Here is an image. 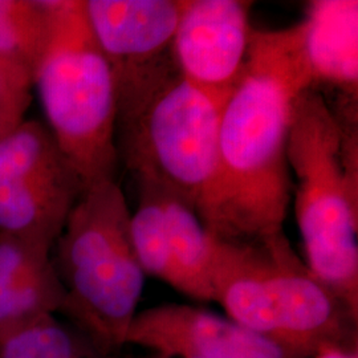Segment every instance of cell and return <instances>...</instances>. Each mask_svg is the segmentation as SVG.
I'll return each mask as SVG.
<instances>
[{
    "label": "cell",
    "mask_w": 358,
    "mask_h": 358,
    "mask_svg": "<svg viewBox=\"0 0 358 358\" xmlns=\"http://www.w3.org/2000/svg\"><path fill=\"white\" fill-rule=\"evenodd\" d=\"M308 88L294 26L254 29L243 75L222 109L217 171L196 208L211 236L251 242L282 232L292 201L288 136Z\"/></svg>",
    "instance_id": "cell-1"
},
{
    "label": "cell",
    "mask_w": 358,
    "mask_h": 358,
    "mask_svg": "<svg viewBox=\"0 0 358 358\" xmlns=\"http://www.w3.org/2000/svg\"><path fill=\"white\" fill-rule=\"evenodd\" d=\"M358 99L308 88L294 105L287 157L306 264L358 319Z\"/></svg>",
    "instance_id": "cell-2"
},
{
    "label": "cell",
    "mask_w": 358,
    "mask_h": 358,
    "mask_svg": "<svg viewBox=\"0 0 358 358\" xmlns=\"http://www.w3.org/2000/svg\"><path fill=\"white\" fill-rule=\"evenodd\" d=\"M130 220L117 179L97 182L80 195L52 250L65 291L60 312L109 356L127 346L145 284Z\"/></svg>",
    "instance_id": "cell-3"
},
{
    "label": "cell",
    "mask_w": 358,
    "mask_h": 358,
    "mask_svg": "<svg viewBox=\"0 0 358 358\" xmlns=\"http://www.w3.org/2000/svg\"><path fill=\"white\" fill-rule=\"evenodd\" d=\"M52 6L53 36L34 85L52 136L85 190L115 179V80L90 31L83 0H52Z\"/></svg>",
    "instance_id": "cell-4"
},
{
    "label": "cell",
    "mask_w": 358,
    "mask_h": 358,
    "mask_svg": "<svg viewBox=\"0 0 358 358\" xmlns=\"http://www.w3.org/2000/svg\"><path fill=\"white\" fill-rule=\"evenodd\" d=\"M223 105L179 75L117 127L118 157L137 183H152L196 211L217 171Z\"/></svg>",
    "instance_id": "cell-5"
},
{
    "label": "cell",
    "mask_w": 358,
    "mask_h": 358,
    "mask_svg": "<svg viewBox=\"0 0 358 358\" xmlns=\"http://www.w3.org/2000/svg\"><path fill=\"white\" fill-rule=\"evenodd\" d=\"M96 43L110 65L117 127L133 120L178 77L173 38L182 0H83Z\"/></svg>",
    "instance_id": "cell-6"
},
{
    "label": "cell",
    "mask_w": 358,
    "mask_h": 358,
    "mask_svg": "<svg viewBox=\"0 0 358 358\" xmlns=\"http://www.w3.org/2000/svg\"><path fill=\"white\" fill-rule=\"evenodd\" d=\"M260 244L279 344L297 358L312 357L321 346L344 345L346 324L355 321L294 252L284 232L260 239Z\"/></svg>",
    "instance_id": "cell-7"
},
{
    "label": "cell",
    "mask_w": 358,
    "mask_h": 358,
    "mask_svg": "<svg viewBox=\"0 0 358 358\" xmlns=\"http://www.w3.org/2000/svg\"><path fill=\"white\" fill-rule=\"evenodd\" d=\"M251 1L182 0L173 38L179 73L226 103L243 75L254 28Z\"/></svg>",
    "instance_id": "cell-8"
},
{
    "label": "cell",
    "mask_w": 358,
    "mask_h": 358,
    "mask_svg": "<svg viewBox=\"0 0 358 358\" xmlns=\"http://www.w3.org/2000/svg\"><path fill=\"white\" fill-rule=\"evenodd\" d=\"M125 345L182 358H297L273 340L201 308L164 304L137 312Z\"/></svg>",
    "instance_id": "cell-9"
},
{
    "label": "cell",
    "mask_w": 358,
    "mask_h": 358,
    "mask_svg": "<svg viewBox=\"0 0 358 358\" xmlns=\"http://www.w3.org/2000/svg\"><path fill=\"white\" fill-rule=\"evenodd\" d=\"M310 88L358 99V1L315 0L294 26Z\"/></svg>",
    "instance_id": "cell-10"
},
{
    "label": "cell",
    "mask_w": 358,
    "mask_h": 358,
    "mask_svg": "<svg viewBox=\"0 0 358 358\" xmlns=\"http://www.w3.org/2000/svg\"><path fill=\"white\" fill-rule=\"evenodd\" d=\"M83 192L75 173L0 178V232L52 252Z\"/></svg>",
    "instance_id": "cell-11"
},
{
    "label": "cell",
    "mask_w": 358,
    "mask_h": 358,
    "mask_svg": "<svg viewBox=\"0 0 358 358\" xmlns=\"http://www.w3.org/2000/svg\"><path fill=\"white\" fill-rule=\"evenodd\" d=\"M208 282L213 301L222 306L230 320L279 344L260 241L231 242L210 235Z\"/></svg>",
    "instance_id": "cell-12"
},
{
    "label": "cell",
    "mask_w": 358,
    "mask_h": 358,
    "mask_svg": "<svg viewBox=\"0 0 358 358\" xmlns=\"http://www.w3.org/2000/svg\"><path fill=\"white\" fill-rule=\"evenodd\" d=\"M64 297L52 252L0 232V341L60 312Z\"/></svg>",
    "instance_id": "cell-13"
},
{
    "label": "cell",
    "mask_w": 358,
    "mask_h": 358,
    "mask_svg": "<svg viewBox=\"0 0 358 358\" xmlns=\"http://www.w3.org/2000/svg\"><path fill=\"white\" fill-rule=\"evenodd\" d=\"M161 194L167 236L186 285V296L201 301H213L208 282L210 234L192 206L170 192L161 190Z\"/></svg>",
    "instance_id": "cell-14"
},
{
    "label": "cell",
    "mask_w": 358,
    "mask_h": 358,
    "mask_svg": "<svg viewBox=\"0 0 358 358\" xmlns=\"http://www.w3.org/2000/svg\"><path fill=\"white\" fill-rule=\"evenodd\" d=\"M53 36L52 0H0V56L35 81Z\"/></svg>",
    "instance_id": "cell-15"
},
{
    "label": "cell",
    "mask_w": 358,
    "mask_h": 358,
    "mask_svg": "<svg viewBox=\"0 0 358 358\" xmlns=\"http://www.w3.org/2000/svg\"><path fill=\"white\" fill-rule=\"evenodd\" d=\"M131 239L142 271L186 294L167 236L161 190L152 183H138V205L131 213Z\"/></svg>",
    "instance_id": "cell-16"
},
{
    "label": "cell",
    "mask_w": 358,
    "mask_h": 358,
    "mask_svg": "<svg viewBox=\"0 0 358 358\" xmlns=\"http://www.w3.org/2000/svg\"><path fill=\"white\" fill-rule=\"evenodd\" d=\"M66 173L76 174L41 122L23 121L0 138V178Z\"/></svg>",
    "instance_id": "cell-17"
},
{
    "label": "cell",
    "mask_w": 358,
    "mask_h": 358,
    "mask_svg": "<svg viewBox=\"0 0 358 358\" xmlns=\"http://www.w3.org/2000/svg\"><path fill=\"white\" fill-rule=\"evenodd\" d=\"M0 358H115L105 355L81 332L52 316L27 325L0 341Z\"/></svg>",
    "instance_id": "cell-18"
},
{
    "label": "cell",
    "mask_w": 358,
    "mask_h": 358,
    "mask_svg": "<svg viewBox=\"0 0 358 358\" xmlns=\"http://www.w3.org/2000/svg\"><path fill=\"white\" fill-rule=\"evenodd\" d=\"M34 77L27 69L0 56V103L27 112Z\"/></svg>",
    "instance_id": "cell-19"
},
{
    "label": "cell",
    "mask_w": 358,
    "mask_h": 358,
    "mask_svg": "<svg viewBox=\"0 0 358 358\" xmlns=\"http://www.w3.org/2000/svg\"><path fill=\"white\" fill-rule=\"evenodd\" d=\"M26 112L13 108L10 105L0 103V138L8 134L20 122L24 121Z\"/></svg>",
    "instance_id": "cell-20"
},
{
    "label": "cell",
    "mask_w": 358,
    "mask_h": 358,
    "mask_svg": "<svg viewBox=\"0 0 358 358\" xmlns=\"http://www.w3.org/2000/svg\"><path fill=\"white\" fill-rule=\"evenodd\" d=\"M313 358H358L357 350L346 349L344 345H324L316 350Z\"/></svg>",
    "instance_id": "cell-21"
},
{
    "label": "cell",
    "mask_w": 358,
    "mask_h": 358,
    "mask_svg": "<svg viewBox=\"0 0 358 358\" xmlns=\"http://www.w3.org/2000/svg\"><path fill=\"white\" fill-rule=\"evenodd\" d=\"M148 358H182V357H167V356H161V355H154Z\"/></svg>",
    "instance_id": "cell-22"
}]
</instances>
